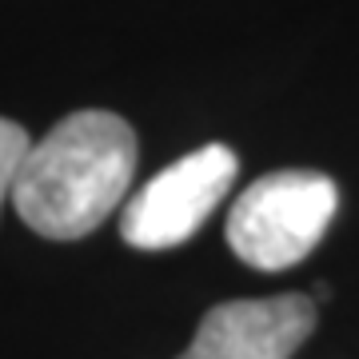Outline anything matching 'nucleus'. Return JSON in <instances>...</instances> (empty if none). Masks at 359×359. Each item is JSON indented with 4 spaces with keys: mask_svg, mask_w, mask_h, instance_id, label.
<instances>
[{
    "mask_svg": "<svg viewBox=\"0 0 359 359\" xmlns=\"http://www.w3.org/2000/svg\"><path fill=\"white\" fill-rule=\"evenodd\" d=\"M339 208L332 176L308 168H283L259 176L228 212V244L248 268L283 271L308 259Z\"/></svg>",
    "mask_w": 359,
    "mask_h": 359,
    "instance_id": "2",
    "label": "nucleus"
},
{
    "mask_svg": "<svg viewBox=\"0 0 359 359\" xmlns=\"http://www.w3.org/2000/svg\"><path fill=\"white\" fill-rule=\"evenodd\" d=\"M236 172H240V160L228 144H204L180 156L176 164L156 172L124 204V216H120L124 244L140 252H168L188 244L228 196Z\"/></svg>",
    "mask_w": 359,
    "mask_h": 359,
    "instance_id": "3",
    "label": "nucleus"
},
{
    "mask_svg": "<svg viewBox=\"0 0 359 359\" xmlns=\"http://www.w3.org/2000/svg\"><path fill=\"white\" fill-rule=\"evenodd\" d=\"M28 148H32V144H28V132L20 128L16 120H4V116H0V208L13 196Z\"/></svg>",
    "mask_w": 359,
    "mask_h": 359,
    "instance_id": "5",
    "label": "nucleus"
},
{
    "mask_svg": "<svg viewBox=\"0 0 359 359\" xmlns=\"http://www.w3.org/2000/svg\"><path fill=\"white\" fill-rule=\"evenodd\" d=\"M316 332V299L299 292L228 299L208 311L188 351L176 359H292Z\"/></svg>",
    "mask_w": 359,
    "mask_h": 359,
    "instance_id": "4",
    "label": "nucleus"
},
{
    "mask_svg": "<svg viewBox=\"0 0 359 359\" xmlns=\"http://www.w3.org/2000/svg\"><path fill=\"white\" fill-rule=\"evenodd\" d=\"M136 172V132L116 112H72L28 148L13 204L32 231L80 240L112 216Z\"/></svg>",
    "mask_w": 359,
    "mask_h": 359,
    "instance_id": "1",
    "label": "nucleus"
}]
</instances>
